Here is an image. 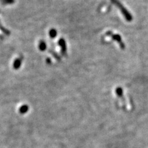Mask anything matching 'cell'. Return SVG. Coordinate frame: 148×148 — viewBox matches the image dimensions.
I'll use <instances>...</instances> for the list:
<instances>
[{
	"mask_svg": "<svg viewBox=\"0 0 148 148\" xmlns=\"http://www.w3.org/2000/svg\"><path fill=\"white\" fill-rule=\"evenodd\" d=\"M111 1L113 4H115V6L119 9L120 11V12H121L122 14L124 16V17H125L127 21L131 22L133 20V16H131L130 12L127 10L125 7H124L123 5L118 0H111Z\"/></svg>",
	"mask_w": 148,
	"mask_h": 148,
	"instance_id": "obj_1",
	"label": "cell"
},
{
	"mask_svg": "<svg viewBox=\"0 0 148 148\" xmlns=\"http://www.w3.org/2000/svg\"><path fill=\"white\" fill-rule=\"evenodd\" d=\"M107 33H109V34H111V35H109L111 36V37L112 38L113 40H115V41H117V42L119 43L120 46V48H121L122 49L125 48V44H124L123 42H122V38H121V37L119 35L112 34V33H111V31H109V32H107Z\"/></svg>",
	"mask_w": 148,
	"mask_h": 148,
	"instance_id": "obj_2",
	"label": "cell"
},
{
	"mask_svg": "<svg viewBox=\"0 0 148 148\" xmlns=\"http://www.w3.org/2000/svg\"><path fill=\"white\" fill-rule=\"evenodd\" d=\"M59 45L61 48V52L62 55H66L67 53V46L65 40L63 38H61L58 41Z\"/></svg>",
	"mask_w": 148,
	"mask_h": 148,
	"instance_id": "obj_3",
	"label": "cell"
},
{
	"mask_svg": "<svg viewBox=\"0 0 148 148\" xmlns=\"http://www.w3.org/2000/svg\"><path fill=\"white\" fill-rule=\"evenodd\" d=\"M39 49H40V51H45L46 49V43L44 41H41L39 43Z\"/></svg>",
	"mask_w": 148,
	"mask_h": 148,
	"instance_id": "obj_4",
	"label": "cell"
},
{
	"mask_svg": "<svg viewBox=\"0 0 148 148\" xmlns=\"http://www.w3.org/2000/svg\"><path fill=\"white\" fill-rule=\"evenodd\" d=\"M115 92H116L117 96L122 98L123 94V90L121 87H117L116 90H115Z\"/></svg>",
	"mask_w": 148,
	"mask_h": 148,
	"instance_id": "obj_5",
	"label": "cell"
},
{
	"mask_svg": "<svg viewBox=\"0 0 148 148\" xmlns=\"http://www.w3.org/2000/svg\"><path fill=\"white\" fill-rule=\"evenodd\" d=\"M57 34V31L54 29H51V30H49V37H51V38H54L56 37Z\"/></svg>",
	"mask_w": 148,
	"mask_h": 148,
	"instance_id": "obj_6",
	"label": "cell"
},
{
	"mask_svg": "<svg viewBox=\"0 0 148 148\" xmlns=\"http://www.w3.org/2000/svg\"><path fill=\"white\" fill-rule=\"evenodd\" d=\"M28 110H29V107L27 105H24L20 108L19 112L21 114H25V113H26L28 111Z\"/></svg>",
	"mask_w": 148,
	"mask_h": 148,
	"instance_id": "obj_7",
	"label": "cell"
}]
</instances>
